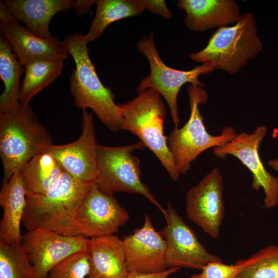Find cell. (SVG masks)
Listing matches in <instances>:
<instances>
[{"label": "cell", "mask_w": 278, "mask_h": 278, "mask_svg": "<svg viewBox=\"0 0 278 278\" xmlns=\"http://www.w3.org/2000/svg\"><path fill=\"white\" fill-rule=\"evenodd\" d=\"M92 185L64 172L58 185L50 191L26 195L22 222L27 231L42 230L65 236L79 235L76 215Z\"/></svg>", "instance_id": "obj_1"}, {"label": "cell", "mask_w": 278, "mask_h": 278, "mask_svg": "<svg viewBox=\"0 0 278 278\" xmlns=\"http://www.w3.org/2000/svg\"><path fill=\"white\" fill-rule=\"evenodd\" d=\"M64 42L75 63L70 86L76 107L92 109L110 131L121 129V110L115 102L111 90L103 85L97 74L85 36L76 32L67 36Z\"/></svg>", "instance_id": "obj_2"}, {"label": "cell", "mask_w": 278, "mask_h": 278, "mask_svg": "<svg viewBox=\"0 0 278 278\" xmlns=\"http://www.w3.org/2000/svg\"><path fill=\"white\" fill-rule=\"evenodd\" d=\"M53 139L29 105L0 112V156L7 181L31 158L46 151Z\"/></svg>", "instance_id": "obj_3"}, {"label": "cell", "mask_w": 278, "mask_h": 278, "mask_svg": "<svg viewBox=\"0 0 278 278\" xmlns=\"http://www.w3.org/2000/svg\"><path fill=\"white\" fill-rule=\"evenodd\" d=\"M262 44L252 12L241 15L232 26L218 28L202 50L189 54L193 61L230 74L238 73L260 52Z\"/></svg>", "instance_id": "obj_4"}, {"label": "cell", "mask_w": 278, "mask_h": 278, "mask_svg": "<svg viewBox=\"0 0 278 278\" xmlns=\"http://www.w3.org/2000/svg\"><path fill=\"white\" fill-rule=\"evenodd\" d=\"M122 112L121 129L137 135L144 147L158 158L173 181L180 176L164 133L165 107L161 95L149 89L126 103L119 105Z\"/></svg>", "instance_id": "obj_5"}, {"label": "cell", "mask_w": 278, "mask_h": 278, "mask_svg": "<svg viewBox=\"0 0 278 278\" xmlns=\"http://www.w3.org/2000/svg\"><path fill=\"white\" fill-rule=\"evenodd\" d=\"M190 113L188 120L181 128H175L168 139V148L179 175L185 174L192 162L206 149L222 146L237 134L232 126L224 127L218 135L207 131L199 109L205 103L208 94L203 88L189 84L187 86Z\"/></svg>", "instance_id": "obj_6"}, {"label": "cell", "mask_w": 278, "mask_h": 278, "mask_svg": "<svg viewBox=\"0 0 278 278\" xmlns=\"http://www.w3.org/2000/svg\"><path fill=\"white\" fill-rule=\"evenodd\" d=\"M144 147L141 141L119 147L98 144V173L95 183L100 190L111 195L120 192L141 194L156 206L165 217L166 209L140 178V161L133 153Z\"/></svg>", "instance_id": "obj_7"}, {"label": "cell", "mask_w": 278, "mask_h": 278, "mask_svg": "<svg viewBox=\"0 0 278 278\" xmlns=\"http://www.w3.org/2000/svg\"><path fill=\"white\" fill-rule=\"evenodd\" d=\"M137 49L145 57L149 64L150 74L144 77L137 87V92L152 89L166 100L175 128H178L180 120L177 105L178 95L181 87L186 83L204 88L205 84L198 79L201 75H207L215 68L211 65L202 64L189 71L172 68L161 59L153 41V34L150 32L136 44Z\"/></svg>", "instance_id": "obj_8"}, {"label": "cell", "mask_w": 278, "mask_h": 278, "mask_svg": "<svg viewBox=\"0 0 278 278\" xmlns=\"http://www.w3.org/2000/svg\"><path fill=\"white\" fill-rule=\"evenodd\" d=\"M267 132L265 126L256 127L251 133L242 132L225 144L214 147L213 152L221 159L233 155L248 168L252 176V188L263 189V207L269 209L278 205V177L266 170L260 158L259 146Z\"/></svg>", "instance_id": "obj_9"}, {"label": "cell", "mask_w": 278, "mask_h": 278, "mask_svg": "<svg viewBox=\"0 0 278 278\" xmlns=\"http://www.w3.org/2000/svg\"><path fill=\"white\" fill-rule=\"evenodd\" d=\"M166 211L167 224L161 233L166 242L168 269L184 268L200 270L207 263L221 260L205 249L170 202L167 203Z\"/></svg>", "instance_id": "obj_10"}, {"label": "cell", "mask_w": 278, "mask_h": 278, "mask_svg": "<svg viewBox=\"0 0 278 278\" xmlns=\"http://www.w3.org/2000/svg\"><path fill=\"white\" fill-rule=\"evenodd\" d=\"M89 241L82 235L65 236L34 230L22 236L21 245L34 268L36 278H47L50 271L67 257L79 252H88Z\"/></svg>", "instance_id": "obj_11"}, {"label": "cell", "mask_w": 278, "mask_h": 278, "mask_svg": "<svg viewBox=\"0 0 278 278\" xmlns=\"http://www.w3.org/2000/svg\"><path fill=\"white\" fill-rule=\"evenodd\" d=\"M223 179L219 170L213 168L186 197L188 218L212 238L217 239L225 214Z\"/></svg>", "instance_id": "obj_12"}, {"label": "cell", "mask_w": 278, "mask_h": 278, "mask_svg": "<svg viewBox=\"0 0 278 278\" xmlns=\"http://www.w3.org/2000/svg\"><path fill=\"white\" fill-rule=\"evenodd\" d=\"M129 215L113 195L93 183L80 205L75 217L79 235L90 238L113 235L128 221Z\"/></svg>", "instance_id": "obj_13"}, {"label": "cell", "mask_w": 278, "mask_h": 278, "mask_svg": "<svg viewBox=\"0 0 278 278\" xmlns=\"http://www.w3.org/2000/svg\"><path fill=\"white\" fill-rule=\"evenodd\" d=\"M82 132L71 143L51 145L47 150L54 157L64 171L78 181L94 183L98 170L97 146L92 113L83 110Z\"/></svg>", "instance_id": "obj_14"}, {"label": "cell", "mask_w": 278, "mask_h": 278, "mask_svg": "<svg viewBox=\"0 0 278 278\" xmlns=\"http://www.w3.org/2000/svg\"><path fill=\"white\" fill-rule=\"evenodd\" d=\"M1 35L10 44L22 66L37 60L64 62L69 54L64 41L57 37L42 38L20 25L3 1L0 3Z\"/></svg>", "instance_id": "obj_15"}, {"label": "cell", "mask_w": 278, "mask_h": 278, "mask_svg": "<svg viewBox=\"0 0 278 278\" xmlns=\"http://www.w3.org/2000/svg\"><path fill=\"white\" fill-rule=\"evenodd\" d=\"M123 241L129 272L154 273L168 269L165 240L161 232L154 228L147 214L143 226Z\"/></svg>", "instance_id": "obj_16"}, {"label": "cell", "mask_w": 278, "mask_h": 278, "mask_svg": "<svg viewBox=\"0 0 278 278\" xmlns=\"http://www.w3.org/2000/svg\"><path fill=\"white\" fill-rule=\"evenodd\" d=\"M177 6L186 12V27L198 32L234 25L241 15L234 0H179Z\"/></svg>", "instance_id": "obj_17"}, {"label": "cell", "mask_w": 278, "mask_h": 278, "mask_svg": "<svg viewBox=\"0 0 278 278\" xmlns=\"http://www.w3.org/2000/svg\"><path fill=\"white\" fill-rule=\"evenodd\" d=\"M3 2L12 15L22 21L36 35L45 39L53 37L49 25L51 19L60 12L74 8L72 0H5Z\"/></svg>", "instance_id": "obj_18"}, {"label": "cell", "mask_w": 278, "mask_h": 278, "mask_svg": "<svg viewBox=\"0 0 278 278\" xmlns=\"http://www.w3.org/2000/svg\"><path fill=\"white\" fill-rule=\"evenodd\" d=\"M26 193L20 170L3 182L0 205L3 214L0 222V241L8 245L21 244V223L26 202Z\"/></svg>", "instance_id": "obj_19"}, {"label": "cell", "mask_w": 278, "mask_h": 278, "mask_svg": "<svg viewBox=\"0 0 278 278\" xmlns=\"http://www.w3.org/2000/svg\"><path fill=\"white\" fill-rule=\"evenodd\" d=\"M88 255L90 276L97 278H126L127 269L123 241L115 235L91 238Z\"/></svg>", "instance_id": "obj_20"}, {"label": "cell", "mask_w": 278, "mask_h": 278, "mask_svg": "<svg viewBox=\"0 0 278 278\" xmlns=\"http://www.w3.org/2000/svg\"><path fill=\"white\" fill-rule=\"evenodd\" d=\"M20 171L26 195L50 191L58 185L65 172L47 150L31 158Z\"/></svg>", "instance_id": "obj_21"}, {"label": "cell", "mask_w": 278, "mask_h": 278, "mask_svg": "<svg viewBox=\"0 0 278 278\" xmlns=\"http://www.w3.org/2000/svg\"><path fill=\"white\" fill-rule=\"evenodd\" d=\"M8 41L0 36V77L4 90L0 96V112L12 110L21 104L20 81L24 71Z\"/></svg>", "instance_id": "obj_22"}, {"label": "cell", "mask_w": 278, "mask_h": 278, "mask_svg": "<svg viewBox=\"0 0 278 278\" xmlns=\"http://www.w3.org/2000/svg\"><path fill=\"white\" fill-rule=\"evenodd\" d=\"M95 5V17L84 35L88 43L98 39L111 23L140 15L145 10L142 0H97Z\"/></svg>", "instance_id": "obj_23"}, {"label": "cell", "mask_w": 278, "mask_h": 278, "mask_svg": "<svg viewBox=\"0 0 278 278\" xmlns=\"http://www.w3.org/2000/svg\"><path fill=\"white\" fill-rule=\"evenodd\" d=\"M64 62L40 59L25 65V74L20 91V101L29 105L34 96L61 73Z\"/></svg>", "instance_id": "obj_24"}, {"label": "cell", "mask_w": 278, "mask_h": 278, "mask_svg": "<svg viewBox=\"0 0 278 278\" xmlns=\"http://www.w3.org/2000/svg\"><path fill=\"white\" fill-rule=\"evenodd\" d=\"M0 278H36L21 243L8 245L0 241Z\"/></svg>", "instance_id": "obj_25"}, {"label": "cell", "mask_w": 278, "mask_h": 278, "mask_svg": "<svg viewBox=\"0 0 278 278\" xmlns=\"http://www.w3.org/2000/svg\"><path fill=\"white\" fill-rule=\"evenodd\" d=\"M241 261L235 278H278V246H267Z\"/></svg>", "instance_id": "obj_26"}, {"label": "cell", "mask_w": 278, "mask_h": 278, "mask_svg": "<svg viewBox=\"0 0 278 278\" xmlns=\"http://www.w3.org/2000/svg\"><path fill=\"white\" fill-rule=\"evenodd\" d=\"M91 273L88 252H79L56 265L47 278H86Z\"/></svg>", "instance_id": "obj_27"}, {"label": "cell", "mask_w": 278, "mask_h": 278, "mask_svg": "<svg viewBox=\"0 0 278 278\" xmlns=\"http://www.w3.org/2000/svg\"><path fill=\"white\" fill-rule=\"evenodd\" d=\"M243 267L241 259L234 264H226L221 260L207 263L199 273L192 275L189 278H235Z\"/></svg>", "instance_id": "obj_28"}, {"label": "cell", "mask_w": 278, "mask_h": 278, "mask_svg": "<svg viewBox=\"0 0 278 278\" xmlns=\"http://www.w3.org/2000/svg\"><path fill=\"white\" fill-rule=\"evenodd\" d=\"M144 7L151 13L158 14L165 19L169 20L172 14L168 8L165 1L163 0H142Z\"/></svg>", "instance_id": "obj_29"}, {"label": "cell", "mask_w": 278, "mask_h": 278, "mask_svg": "<svg viewBox=\"0 0 278 278\" xmlns=\"http://www.w3.org/2000/svg\"><path fill=\"white\" fill-rule=\"evenodd\" d=\"M178 270L179 269L178 268H169L164 271L154 273L129 272L126 278H169L171 274Z\"/></svg>", "instance_id": "obj_30"}, {"label": "cell", "mask_w": 278, "mask_h": 278, "mask_svg": "<svg viewBox=\"0 0 278 278\" xmlns=\"http://www.w3.org/2000/svg\"><path fill=\"white\" fill-rule=\"evenodd\" d=\"M96 1H75L74 9L78 15L83 14L86 13L95 4Z\"/></svg>", "instance_id": "obj_31"}, {"label": "cell", "mask_w": 278, "mask_h": 278, "mask_svg": "<svg viewBox=\"0 0 278 278\" xmlns=\"http://www.w3.org/2000/svg\"><path fill=\"white\" fill-rule=\"evenodd\" d=\"M268 164L274 170L278 171V158L269 160L268 162Z\"/></svg>", "instance_id": "obj_32"}, {"label": "cell", "mask_w": 278, "mask_h": 278, "mask_svg": "<svg viewBox=\"0 0 278 278\" xmlns=\"http://www.w3.org/2000/svg\"><path fill=\"white\" fill-rule=\"evenodd\" d=\"M88 278H97V277H95L93 276H89Z\"/></svg>", "instance_id": "obj_33"}]
</instances>
